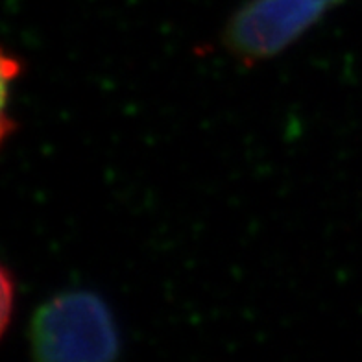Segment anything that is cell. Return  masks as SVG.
<instances>
[{"label": "cell", "mask_w": 362, "mask_h": 362, "mask_svg": "<svg viewBox=\"0 0 362 362\" xmlns=\"http://www.w3.org/2000/svg\"><path fill=\"white\" fill-rule=\"evenodd\" d=\"M37 362H111L119 358L120 331L110 305L90 291H65L35 309L28 325Z\"/></svg>", "instance_id": "cell-1"}, {"label": "cell", "mask_w": 362, "mask_h": 362, "mask_svg": "<svg viewBox=\"0 0 362 362\" xmlns=\"http://www.w3.org/2000/svg\"><path fill=\"white\" fill-rule=\"evenodd\" d=\"M344 0H248L228 21L224 47L238 62H264L307 34Z\"/></svg>", "instance_id": "cell-2"}, {"label": "cell", "mask_w": 362, "mask_h": 362, "mask_svg": "<svg viewBox=\"0 0 362 362\" xmlns=\"http://www.w3.org/2000/svg\"><path fill=\"white\" fill-rule=\"evenodd\" d=\"M2 307H0V318H2V334H6L8 331V325H10V320L13 316L15 309V292H17V286H15V277L8 268L2 270Z\"/></svg>", "instance_id": "cell-3"}]
</instances>
